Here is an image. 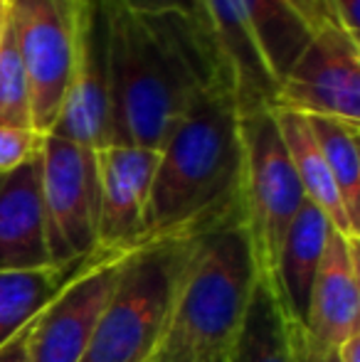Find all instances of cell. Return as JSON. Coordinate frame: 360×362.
I'll use <instances>...</instances> for the list:
<instances>
[{"label": "cell", "mask_w": 360, "mask_h": 362, "mask_svg": "<svg viewBox=\"0 0 360 362\" xmlns=\"http://www.w3.org/2000/svg\"><path fill=\"white\" fill-rule=\"evenodd\" d=\"M289 328V348H291V362H341L336 348H326L316 338L306 333L301 323L286 320Z\"/></svg>", "instance_id": "obj_23"}, {"label": "cell", "mask_w": 360, "mask_h": 362, "mask_svg": "<svg viewBox=\"0 0 360 362\" xmlns=\"http://www.w3.org/2000/svg\"><path fill=\"white\" fill-rule=\"evenodd\" d=\"M28 328L0 348V362H30L28 360Z\"/></svg>", "instance_id": "obj_27"}, {"label": "cell", "mask_w": 360, "mask_h": 362, "mask_svg": "<svg viewBox=\"0 0 360 362\" xmlns=\"http://www.w3.org/2000/svg\"><path fill=\"white\" fill-rule=\"evenodd\" d=\"M124 254H96L28 328L30 362H79L104 313Z\"/></svg>", "instance_id": "obj_10"}, {"label": "cell", "mask_w": 360, "mask_h": 362, "mask_svg": "<svg viewBox=\"0 0 360 362\" xmlns=\"http://www.w3.org/2000/svg\"><path fill=\"white\" fill-rule=\"evenodd\" d=\"M227 362H291L286 315L265 281H257Z\"/></svg>", "instance_id": "obj_18"}, {"label": "cell", "mask_w": 360, "mask_h": 362, "mask_svg": "<svg viewBox=\"0 0 360 362\" xmlns=\"http://www.w3.org/2000/svg\"><path fill=\"white\" fill-rule=\"evenodd\" d=\"M205 15L237 114L274 106L311 25L289 0H205Z\"/></svg>", "instance_id": "obj_4"}, {"label": "cell", "mask_w": 360, "mask_h": 362, "mask_svg": "<svg viewBox=\"0 0 360 362\" xmlns=\"http://www.w3.org/2000/svg\"><path fill=\"white\" fill-rule=\"evenodd\" d=\"M277 129L284 139V146L289 151V158L294 163V170L298 175V182L303 187L306 200H311L323 215L328 217L333 229L353 239H360V232H356L351 219L346 215V207L338 195V187L333 182L328 165L323 160L321 151H318L313 134L308 129V121L303 114L291 109H281V106H272Z\"/></svg>", "instance_id": "obj_16"}, {"label": "cell", "mask_w": 360, "mask_h": 362, "mask_svg": "<svg viewBox=\"0 0 360 362\" xmlns=\"http://www.w3.org/2000/svg\"><path fill=\"white\" fill-rule=\"evenodd\" d=\"M289 3L294 5V10H296L298 15H301L303 20H306L308 25H311L313 30L321 28L323 23H326V10H323L321 0H289Z\"/></svg>", "instance_id": "obj_26"}, {"label": "cell", "mask_w": 360, "mask_h": 362, "mask_svg": "<svg viewBox=\"0 0 360 362\" xmlns=\"http://www.w3.org/2000/svg\"><path fill=\"white\" fill-rule=\"evenodd\" d=\"M47 136L101 151L109 146L106 33L99 0H79L77 64L67 99Z\"/></svg>", "instance_id": "obj_12"}, {"label": "cell", "mask_w": 360, "mask_h": 362, "mask_svg": "<svg viewBox=\"0 0 360 362\" xmlns=\"http://www.w3.org/2000/svg\"><path fill=\"white\" fill-rule=\"evenodd\" d=\"M42 139L45 136L25 126H0V173L33 160L42 148Z\"/></svg>", "instance_id": "obj_21"}, {"label": "cell", "mask_w": 360, "mask_h": 362, "mask_svg": "<svg viewBox=\"0 0 360 362\" xmlns=\"http://www.w3.org/2000/svg\"><path fill=\"white\" fill-rule=\"evenodd\" d=\"M158 156V151L136 146H106L96 151L99 252L126 254L141 244Z\"/></svg>", "instance_id": "obj_11"}, {"label": "cell", "mask_w": 360, "mask_h": 362, "mask_svg": "<svg viewBox=\"0 0 360 362\" xmlns=\"http://www.w3.org/2000/svg\"><path fill=\"white\" fill-rule=\"evenodd\" d=\"M274 106L360 126V42L326 20L279 84Z\"/></svg>", "instance_id": "obj_9"}, {"label": "cell", "mask_w": 360, "mask_h": 362, "mask_svg": "<svg viewBox=\"0 0 360 362\" xmlns=\"http://www.w3.org/2000/svg\"><path fill=\"white\" fill-rule=\"evenodd\" d=\"M87 264L42 269H0V348L18 333H23L42 313L45 305Z\"/></svg>", "instance_id": "obj_17"}, {"label": "cell", "mask_w": 360, "mask_h": 362, "mask_svg": "<svg viewBox=\"0 0 360 362\" xmlns=\"http://www.w3.org/2000/svg\"><path fill=\"white\" fill-rule=\"evenodd\" d=\"M52 267L45 242L40 153L0 173V269Z\"/></svg>", "instance_id": "obj_14"}, {"label": "cell", "mask_w": 360, "mask_h": 362, "mask_svg": "<svg viewBox=\"0 0 360 362\" xmlns=\"http://www.w3.org/2000/svg\"><path fill=\"white\" fill-rule=\"evenodd\" d=\"M0 126L33 129L28 76H25L23 62H20L8 18H5L3 33H0Z\"/></svg>", "instance_id": "obj_20"}, {"label": "cell", "mask_w": 360, "mask_h": 362, "mask_svg": "<svg viewBox=\"0 0 360 362\" xmlns=\"http://www.w3.org/2000/svg\"><path fill=\"white\" fill-rule=\"evenodd\" d=\"M328 232H331L328 217L311 200H303L296 217L289 224L281 252H279L277 276L269 286L286 320H294V323L306 320L308 298H311L313 281H316L318 267L326 252Z\"/></svg>", "instance_id": "obj_15"}, {"label": "cell", "mask_w": 360, "mask_h": 362, "mask_svg": "<svg viewBox=\"0 0 360 362\" xmlns=\"http://www.w3.org/2000/svg\"><path fill=\"white\" fill-rule=\"evenodd\" d=\"M353 229L360 232V126L331 116H306Z\"/></svg>", "instance_id": "obj_19"}, {"label": "cell", "mask_w": 360, "mask_h": 362, "mask_svg": "<svg viewBox=\"0 0 360 362\" xmlns=\"http://www.w3.org/2000/svg\"><path fill=\"white\" fill-rule=\"evenodd\" d=\"M131 10L144 15H161V13H178L200 25L207 35H210V25H207L205 15V0H124ZM212 37V35H210Z\"/></svg>", "instance_id": "obj_22"}, {"label": "cell", "mask_w": 360, "mask_h": 362, "mask_svg": "<svg viewBox=\"0 0 360 362\" xmlns=\"http://www.w3.org/2000/svg\"><path fill=\"white\" fill-rule=\"evenodd\" d=\"M237 212H242L240 114L230 86H220L187 111L161 148L141 244L197 237Z\"/></svg>", "instance_id": "obj_2"}, {"label": "cell", "mask_w": 360, "mask_h": 362, "mask_svg": "<svg viewBox=\"0 0 360 362\" xmlns=\"http://www.w3.org/2000/svg\"><path fill=\"white\" fill-rule=\"evenodd\" d=\"M79 0H8V23L30 86V119L47 136L77 64Z\"/></svg>", "instance_id": "obj_8"}, {"label": "cell", "mask_w": 360, "mask_h": 362, "mask_svg": "<svg viewBox=\"0 0 360 362\" xmlns=\"http://www.w3.org/2000/svg\"><path fill=\"white\" fill-rule=\"evenodd\" d=\"M326 18L360 42V0H321Z\"/></svg>", "instance_id": "obj_24"}, {"label": "cell", "mask_w": 360, "mask_h": 362, "mask_svg": "<svg viewBox=\"0 0 360 362\" xmlns=\"http://www.w3.org/2000/svg\"><path fill=\"white\" fill-rule=\"evenodd\" d=\"M106 33L109 146L158 151L187 111L230 86L212 37L178 13L144 15L99 0Z\"/></svg>", "instance_id": "obj_1"}, {"label": "cell", "mask_w": 360, "mask_h": 362, "mask_svg": "<svg viewBox=\"0 0 360 362\" xmlns=\"http://www.w3.org/2000/svg\"><path fill=\"white\" fill-rule=\"evenodd\" d=\"M257 281L245 212L187 239L170 330L197 362H227Z\"/></svg>", "instance_id": "obj_3"}, {"label": "cell", "mask_w": 360, "mask_h": 362, "mask_svg": "<svg viewBox=\"0 0 360 362\" xmlns=\"http://www.w3.org/2000/svg\"><path fill=\"white\" fill-rule=\"evenodd\" d=\"M187 257V239L134 247L121 269L87 353L79 362H151L168 335Z\"/></svg>", "instance_id": "obj_5"}, {"label": "cell", "mask_w": 360, "mask_h": 362, "mask_svg": "<svg viewBox=\"0 0 360 362\" xmlns=\"http://www.w3.org/2000/svg\"><path fill=\"white\" fill-rule=\"evenodd\" d=\"M40 190L50 264L77 267L101 254L96 151L45 136L40 148Z\"/></svg>", "instance_id": "obj_7"}, {"label": "cell", "mask_w": 360, "mask_h": 362, "mask_svg": "<svg viewBox=\"0 0 360 362\" xmlns=\"http://www.w3.org/2000/svg\"><path fill=\"white\" fill-rule=\"evenodd\" d=\"M336 350H338V360L341 362H360V330L348 335Z\"/></svg>", "instance_id": "obj_28"}, {"label": "cell", "mask_w": 360, "mask_h": 362, "mask_svg": "<svg viewBox=\"0 0 360 362\" xmlns=\"http://www.w3.org/2000/svg\"><path fill=\"white\" fill-rule=\"evenodd\" d=\"M5 18H8V0H0V33L5 28Z\"/></svg>", "instance_id": "obj_29"}, {"label": "cell", "mask_w": 360, "mask_h": 362, "mask_svg": "<svg viewBox=\"0 0 360 362\" xmlns=\"http://www.w3.org/2000/svg\"><path fill=\"white\" fill-rule=\"evenodd\" d=\"M153 362H197V360L192 358L190 348L182 343L180 335L168 328V335H166V340L158 348V353L153 355Z\"/></svg>", "instance_id": "obj_25"}, {"label": "cell", "mask_w": 360, "mask_h": 362, "mask_svg": "<svg viewBox=\"0 0 360 362\" xmlns=\"http://www.w3.org/2000/svg\"><path fill=\"white\" fill-rule=\"evenodd\" d=\"M358 242L331 227L328 244L308 298L303 328L326 348H338L360 330Z\"/></svg>", "instance_id": "obj_13"}, {"label": "cell", "mask_w": 360, "mask_h": 362, "mask_svg": "<svg viewBox=\"0 0 360 362\" xmlns=\"http://www.w3.org/2000/svg\"><path fill=\"white\" fill-rule=\"evenodd\" d=\"M240 136L242 212L255 254L257 276L272 286L284 237L306 195L277 129L272 106L240 116Z\"/></svg>", "instance_id": "obj_6"}, {"label": "cell", "mask_w": 360, "mask_h": 362, "mask_svg": "<svg viewBox=\"0 0 360 362\" xmlns=\"http://www.w3.org/2000/svg\"><path fill=\"white\" fill-rule=\"evenodd\" d=\"M151 362H153V360H151Z\"/></svg>", "instance_id": "obj_30"}]
</instances>
